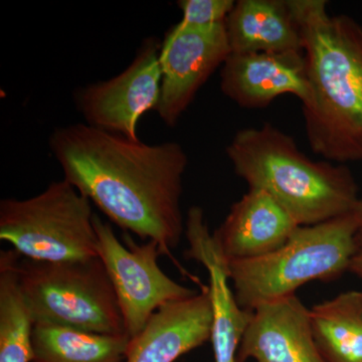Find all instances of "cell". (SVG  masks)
Returning a JSON list of instances; mask_svg holds the SVG:
<instances>
[{
	"mask_svg": "<svg viewBox=\"0 0 362 362\" xmlns=\"http://www.w3.org/2000/svg\"><path fill=\"white\" fill-rule=\"evenodd\" d=\"M49 145L64 180L112 223L170 256L185 232L181 197L188 157L180 143L148 145L76 123L54 129Z\"/></svg>",
	"mask_w": 362,
	"mask_h": 362,
	"instance_id": "obj_1",
	"label": "cell"
},
{
	"mask_svg": "<svg viewBox=\"0 0 362 362\" xmlns=\"http://www.w3.org/2000/svg\"><path fill=\"white\" fill-rule=\"evenodd\" d=\"M303 40L309 97L302 104L312 151L327 161L362 160V25L330 16L326 0H287Z\"/></svg>",
	"mask_w": 362,
	"mask_h": 362,
	"instance_id": "obj_2",
	"label": "cell"
},
{
	"mask_svg": "<svg viewBox=\"0 0 362 362\" xmlns=\"http://www.w3.org/2000/svg\"><path fill=\"white\" fill-rule=\"evenodd\" d=\"M235 175L281 204L300 226L352 213L361 201L345 164L314 161L271 124L238 131L226 146Z\"/></svg>",
	"mask_w": 362,
	"mask_h": 362,
	"instance_id": "obj_3",
	"label": "cell"
},
{
	"mask_svg": "<svg viewBox=\"0 0 362 362\" xmlns=\"http://www.w3.org/2000/svg\"><path fill=\"white\" fill-rule=\"evenodd\" d=\"M354 211L313 226H299L284 246L266 256L228 261L238 303L246 310L293 296L307 283L330 282L349 271L356 252Z\"/></svg>",
	"mask_w": 362,
	"mask_h": 362,
	"instance_id": "obj_4",
	"label": "cell"
},
{
	"mask_svg": "<svg viewBox=\"0 0 362 362\" xmlns=\"http://www.w3.org/2000/svg\"><path fill=\"white\" fill-rule=\"evenodd\" d=\"M18 279L33 325L127 334L115 290L99 257L56 263L21 259Z\"/></svg>",
	"mask_w": 362,
	"mask_h": 362,
	"instance_id": "obj_5",
	"label": "cell"
},
{
	"mask_svg": "<svg viewBox=\"0 0 362 362\" xmlns=\"http://www.w3.org/2000/svg\"><path fill=\"white\" fill-rule=\"evenodd\" d=\"M92 202L66 180L26 199L0 202V240L39 262L98 258Z\"/></svg>",
	"mask_w": 362,
	"mask_h": 362,
	"instance_id": "obj_6",
	"label": "cell"
},
{
	"mask_svg": "<svg viewBox=\"0 0 362 362\" xmlns=\"http://www.w3.org/2000/svg\"><path fill=\"white\" fill-rule=\"evenodd\" d=\"M94 226L98 255L115 290L128 337L141 332L150 317L164 305L197 294L161 270L158 258L162 254L156 242L140 245L126 235L122 244L110 223L96 214Z\"/></svg>",
	"mask_w": 362,
	"mask_h": 362,
	"instance_id": "obj_7",
	"label": "cell"
},
{
	"mask_svg": "<svg viewBox=\"0 0 362 362\" xmlns=\"http://www.w3.org/2000/svg\"><path fill=\"white\" fill-rule=\"evenodd\" d=\"M161 45L156 37L145 40L125 70L75 93V103L86 124L139 140L138 121L146 112L156 111L160 99Z\"/></svg>",
	"mask_w": 362,
	"mask_h": 362,
	"instance_id": "obj_8",
	"label": "cell"
},
{
	"mask_svg": "<svg viewBox=\"0 0 362 362\" xmlns=\"http://www.w3.org/2000/svg\"><path fill=\"white\" fill-rule=\"evenodd\" d=\"M232 54L226 23L204 28L176 25L161 45L162 81L156 112L173 127L197 92Z\"/></svg>",
	"mask_w": 362,
	"mask_h": 362,
	"instance_id": "obj_9",
	"label": "cell"
},
{
	"mask_svg": "<svg viewBox=\"0 0 362 362\" xmlns=\"http://www.w3.org/2000/svg\"><path fill=\"white\" fill-rule=\"evenodd\" d=\"M187 259L202 264L209 273V294L213 307L211 341L214 362H238L240 343L252 316L242 308L230 287L228 261L209 232L204 211L192 206L185 221Z\"/></svg>",
	"mask_w": 362,
	"mask_h": 362,
	"instance_id": "obj_10",
	"label": "cell"
},
{
	"mask_svg": "<svg viewBox=\"0 0 362 362\" xmlns=\"http://www.w3.org/2000/svg\"><path fill=\"white\" fill-rule=\"evenodd\" d=\"M221 90L242 108H266L288 94L303 104L309 97L304 54H230L221 68Z\"/></svg>",
	"mask_w": 362,
	"mask_h": 362,
	"instance_id": "obj_11",
	"label": "cell"
},
{
	"mask_svg": "<svg viewBox=\"0 0 362 362\" xmlns=\"http://www.w3.org/2000/svg\"><path fill=\"white\" fill-rule=\"evenodd\" d=\"M327 362L317 346L310 309L296 296L262 305L240 343L238 362Z\"/></svg>",
	"mask_w": 362,
	"mask_h": 362,
	"instance_id": "obj_12",
	"label": "cell"
},
{
	"mask_svg": "<svg viewBox=\"0 0 362 362\" xmlns=\"http://www.w3.org/2000/svg\"><path fill=\"white\" fill-rule=\"evenodd\" d=\"M213 307L209 287L164 305L141 332L130 338L123 362H175L211 340Z\"/></svg>",
	"mask_w": 362,
	"mask_h": 362,
	"instance_id": "obj_13",
	"label": "cell"
},
{
	"mask_svg": "<svg viewBox=\"0 0 362 362\" xmlns=\"http://www.w3.org/2000/svg\"><path fill=\"white\" fill-rule=\"evenodd\" d=\"M299 226L268 192L249 188L213 235L226 261H243L280 249Z\"/></svg>",
	"mask_w": 362,
	"mask_h": 362,
	"instance_id": "obj_14",
	"label": "cell"
},
{
	"mask_svg": "<svg viewBox=\"0 0 362 362\" xmlns=\"http://www.w3.org/2000/svg\"><path fill=\"white\" fill-rule=\"evenodd\" d=\"M232 54L303 52L287 0H239L226 21Z\"/></svg>",
	"mask_w": 362,
	"mask_h": 362,
	"instance_id": "obj_15",
	"label": "cell"
},
{
	"mask_svg": "<svg viewBox=\"0 0 362 362\" xmlns=\"http://www.w3.org/2000/svg\"><path fill=\"white\" fill-rule=\"evenodd\" d=\"M317 346L327 362H362V290L343 292L310 309Z\"/></svg>",
	"mask_w": 362,
	"mask_h": 362,
	"instance_id": "obj_16",
	"label": "cell"
},
{
	"mask_svg": "<svg viewBox=\"0 0 362 362\" xmlns=\"http://www.w3.org/2000/svg\"><path fill=\"white\" fill-rule=\"evenodd\" d=\"M130 337L35 324L33 362H123Z\"/></svg>",
	"mask_w": 362,
	"mask_h": 362,
	"instance_id": "obj_17",
	"label": "cell"
},
{
	"mask_svg": "<svg viewBox=\"0 0 362 362\" xmlns=\"http://www.w3.org/2000/svg\"><path fill=\"white\" fill-rule=\"evenodd\" d=\"M21 256L0 252V362H33V322L18 286Z\"/></svg>",
	"mask_w": 362,
	"mask_h": 362,
	"instance_id": "obj_18",
	"label": "cell"
},
{
	"mask_svg": "<svg viewBox=\"0 0 362 362\" xmlns=\"http://www.w3.org/2000/svg\"><path fill=\"white\" fill-rule=\"evenodd\" d=\"M235 4L233 0H180L177 6L182 18L177 25L204 28L226 23Z\"/></svg>",
	"mask_w": 362,
	"mask_h": 362,
	"instance_id": "obj_19",
	"label": "cell"
},
{
	"mask_svg": "<svg viewBox=\"0 0 362 362\" xmlns=\"http://www.w3.org/2000/svg\"><path fill=\"white\" fill-rule=\"evenodd\" d=\"M354 214L357 220L356 252L350 263L349 272L362 281V199L356 204Z\"/></svg>",
	"mask_w": 362,
	"mask_h": 362,
	"instance_id": "obj_20",
	"label": "cell"
}]
</instances>
